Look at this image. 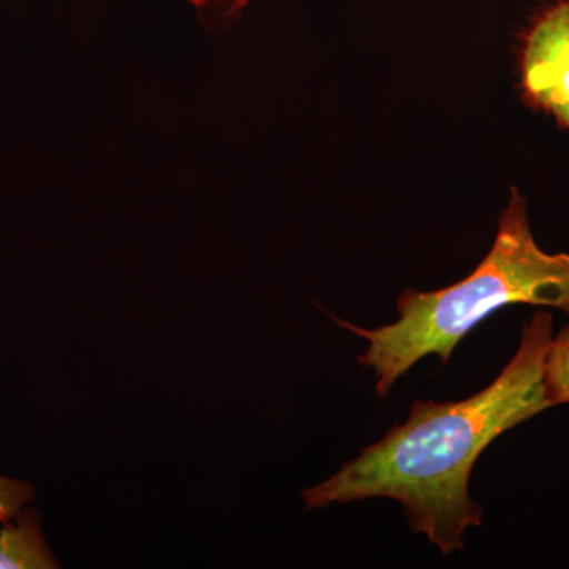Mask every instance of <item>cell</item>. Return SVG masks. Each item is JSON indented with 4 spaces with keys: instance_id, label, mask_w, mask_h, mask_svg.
<instances>
[{
    "instance_id": "obj_5",
    "label": "cell",
    "mask_w": 569,
    "mask_h": 569,
    "mask_svg": "<svg viewBox=\"0 0 569 569\" xmlns=\"http://www.w3.org/2000/svg\"><path fill=\"white\" fill-rule=\"evenodd\" d=\"M545 389L550 406L569 403V325L550 342L545 362Z\"/></svg>"
},
{
    "instance_id": "obj_1",
    "label": "cell",
    "mask_w": 569,
    "mask_h": 569,
    "mask_svg": "<svg viewBox=\"0 0 569 569\" xmlns=\"http://www.w3.org/2000/svg\"><path fill=\"white\" fill-rule=\"evenodd\" d=\"M550 342L552 316L538 310L488 388L459 402L417 400L403 425L328 481L306 489V511L389 498L402 505L411 530L426 535L443 556L463 549L466 531L482 526V508L468 493L479 456L501 433L552 408L545 389Z\"/></svg>"
},
{
    "instance_id": "obj_2",
    "label": "cell",
    "mask_w": 569,
    "mask_h": 569,
    "mask_svg": "<svg viewBox=\"0 0 569 569\" xmlns=\"http://www.w3.org/2000/svg\"><path fill=\"white\" fill-rule=\"evenodd\" d=\"M509 305L553 307L569 316V253L538 246L518 189L501 213L492 249L466 279L429 293L403 291L396 323L365 329L335 320L369 343L358 361L373 370L377 395L385 397L426 356L447 365L475 326Z\"/></svg>"
},
{
    "instance_id": "obj_6",
    "label": "cell",
    "mask_w": 569,
    "mask_h": 569,
    "mask_svg": "<svg viewBox=\"0 0 569 569\" xmlns=\"http://www.w3.org/2000/svg\"><path fill=\"white\" fill-rule=\"evenodd\" d=\"M36 498V488L22 479L0 475V523L11 522Z\"/></svg>"
},
{
    "instance_id": "obj_4",
    "label": "cell",
    "mask_w": 569,
    "mask_h": 569,
    "mask_svg": "<svg viewBox=\"0 0 569 569\" xmlns=\"http://www.w3.org/2000/svg\"><path fill=\"white\" fill-rule=\"evenodd\" d=\"M61 568L41 533L37 509L22 508L11 522L0 529V569Z\"/></svg>"
},
{
    "instance_id": "obj_3",
    "label": "cell",
    "mask_w": 569,
    "mask_h": 569,
    "mask_svg": "<svg viewBox=\"0 0 569 569\" xmlns=\"http://www.w3.org/2000/svg\"><path fill=\"white\" fill-rule=\"evenodd\" d=\"M520 73L527 99L569 130V0L535 18L523 40Z\"/></svg>"
}]
</instances>
